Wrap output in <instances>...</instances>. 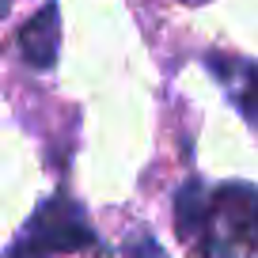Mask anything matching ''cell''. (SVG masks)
I'll return each mask as SVG.
<instances>
[{
  "label": "cell",
  "instance_id": "1",
  "mask_svg": "<svg viewBox=\"0 0 258 258\" xmlns=\"http://www.w3.org/2000/svg\"><path fill=\"white\" fill-rule=\"evenodd\" d=\"M175 228L205 258H258V190L247 182L213 190L186 182L175 198Z\"/></svg>",
  "mask_w": 258,
  "mask_h": 258
},
{
  "label": "cell",
  "instance_id": "2",
  "mask_svg": "<svg viewBox=\"0 0 258 258\" xmlns=\"http://www.w3.org/2000/svg\"><path fill=\"white\" fill-rule=\"evenodd\" d=\"M91 247H99V239L88 217L80 213V205L64 194H53L49 202L34 209L19 243H12L8 258H49V254H73V250H91Z\"/></svg>",
  "mask_w": 258,
  "mask_h": 258
},
{
  "label": "cell",
  "instance_id": "3",
  "mask_svg": "<svg viewBox=\"0 0 258 258\" xmlns=\"http://www.w3.org/2000/svg\"><path fill=\"white\" fill-rule=\"evenodd\" d=\"M19 49H23V61L38 73L53 69L57 49H61V19H57V0L42 4L38 16H31V23L19 31Z\"/></svg>",
  "mask_w": 258,
  "mask_h": 258
},
{
  "label": "cell",
  "instance_id": "4",
  "mask_svg": "<svg viewBox=\"0 0 258 258\" xmlns=\"http://www.w3.org/2000/svg\"><path fill=\"white\" fill-rule=\"evenodd\" d=\"M209 69L220 76L228 91H232L239 114L258 125V61H235V57H209Z\"/></svg>",
  "mask_w": 258,
  "mask_h": 258
},
{
  "label": "cell",
  "instance_id": "5",
  "mask_svg": "<svg viewBox=\"0 0 258 258\" xmlns=\"http://www.w3.org/2000/svg\"><path fill=\"white\" fill-rule=\"evenodd\" d=\"M121 250H125V258H167L160 243L148 239V235H141V232H137V235H129Z\"/></svg>",
  "mask_w": 258,
  "mask_h": 258
},
{
  "label": "cell",
  "instance_id": "6",
  "mask_svg": "<svg viewBox=\"0 0 258 258\" xmlns=\"http://www.w3.org/2000/svg\"><path fill=\"white\" fill-rule=\"evenodd\" d=\"M182 4H190V8H198V4H209V0H182Z\"/></svg>",
  "mask_w": 258,
  "mask_h": 258
}]
</instances>
